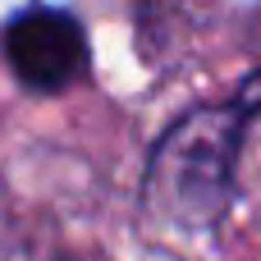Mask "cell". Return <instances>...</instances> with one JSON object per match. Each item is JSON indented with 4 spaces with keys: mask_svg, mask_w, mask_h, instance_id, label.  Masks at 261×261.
Returning a JSON list of instances; mask_svg holds the SVG:
<instances>
[{
    "mask_svg": "<svg viewBox=\"0 0 261 261\" xmlns=\"http://www.w3.org/2000/svg\"><path fill=\"white\" fill-rule=\"evenodd\" d=\"M261 115V69L225 106L188 110L147 161V206L174 225H220L234 202L243 133Z\"/></svg>",
    "mask_w": 261,
    "mask_h": 261,
    "instance_id": "obj_1",
    "label": "cell"
},
{
    "mask_svg": "<svg viewBox=\"0 0 261 261\" xmlns=\"http://www.w3.org/2000/svg\"><path fill=\"white\" fill-rule=\"evenodd\" d=\"M5 55L23 87L32 92H64L87 69V37L73 14L32 5L5 28Z\"/></svg>",
    "mask_w": 261,
    "mask_h": 261,
    "instance_id": "obj_2",
    "label": "cell"
}]
</instances>
